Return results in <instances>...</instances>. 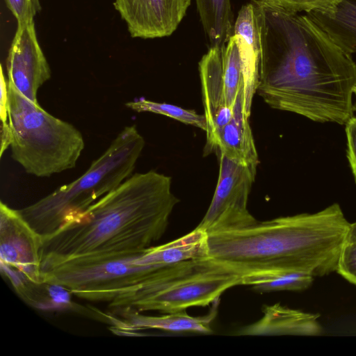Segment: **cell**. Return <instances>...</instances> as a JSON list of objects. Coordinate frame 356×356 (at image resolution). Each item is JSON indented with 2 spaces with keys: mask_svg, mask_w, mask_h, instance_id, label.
I'll list each match as a JSON object with an SVG mask.
<instances>
[{
  "mask_svg": "<svg viewBox=\"0 0 356 356\" xmlns=\"http://www.w3.org/2000/svg\"><path fill=\"white\" fill-rule=\"evenodd\" d=\"M350 224L337 203L314 213L257 220L207 232V257L244 275L291 270L322 277L337 271Z\"/></svg>",
  "mask_w": 356,
  "mask_h": 356,
  "instance_id": "cell-3",
  "label": "cell"
},
{
  "mask_svg": "<svg viewBox=\"0 0 356 356\" xmlns=\"http://www.w3.org/2000/svg\"><path fill=\"white\" fill-rule=\"evenodd\" d=\"M144 146L136 127H125L80 177L19 211L42 238L51 235L130 177Z\"/></svg>",
  "mask_w": 356,
  "mask_h": 356,
  "instance_id": "cell-4",
  "label": "cell"
},
{
  "mask_svg": "<svg viewBox=\"0 0 356 356\" xmlns=\"http://www.w3.org/2000/svg\"><path fill=\"white\" fill-rule=\"evenodd\" d=\"M346 242L356 243V222L350 224Z\"/></svg>",
  "mask_w": 356,
  "mask_h": 356,
  "instance_id": "cell-24",
  "label": "cell"
},
{
  "mask_svg": "<svg viewBox=\"0 0 356 356\" xmlns=\"http://www.w3.org/2000/svg\"><path fill=\"white\" fill-rule=\"evenodd\" d=\"M268 3L280 7L289 12L306 13L312 11H329L332 10L339 0H263Z\"/></svg>",
  "mask_w": 356,
  "mask_h": 356,
  "instance_id": "cell-19",
  "label": "cell"
},
{
  "mask_svg": "<svg viewBox=\"0 0 356 356\" xmlns=\"http://www.w3.org/2000/svg\"><path fill=\"white\" fill-rule=\"evenodd\" d=\"M0 75V118L1 121V130L10 129L8 118V83L6 79L3 67L1 65Z\"/></svg>",
  "mask_w": 356,
  "mask_h": 356,
  "instance_id": "cell-23",
  "label": "cell"
},
{
  "mask_svg": "<svg viewBox=\"0 0 356 356\" xmlns=\"http://www.w3.org/2000/svg\"><path fill=\"white\" fill-rule=\"evenodd\" d=\"M8 83L13 159L27 173L38 177L74 168L84 149L81 133Z\"/></svg>",
  "mask_w": 356,
  "mask_h": 356,
  "instance_id": "cell-6",
  "label": "cell"
},
{
  "mask_svg": "<svg viewBox=\"0 0 356 356\" xmlns=\"http://www.w3.org/2000/svg\"><path fill=\"white\" fill-rule=\"evenodd\" d=\"M7 7L17 19V24L34 19L41 10L40 0H4Z\"/></svg>",
  "mask_w": 356,
  "mask_h": 356,
  "instance_id": "cell-21",
  "label": "cell"
},
{
  "mask_svg": "<svg viewBox=\"0 0 356 356\" xmlns=\"http://www.w3.org/2000/svg\"><path fill=\"white\" fill-rule=\"evenodd\" d=\"M217 185L209 208L197 226L207 232L236 229L257 222L248 209L257 167L234 162L220 153Z\"/></svg>",
  "mask_w": 356,
  "mask_h": 356,
  "instance_id": "cell-7",
  "label": "cell"
},
{
  "mask_svg": "<svg viewBox=\"0 0 356 356\" xmlns=\"http://www.w3.org/2000/svg\"><path fill=\"white\" fill-rule=\"evenodd\" d=\"M126 106L137 112H150L175 119L186 124L207 130L206 118L203 114H198L194 110L186 109L167 103L156 102L144 98L125 104Z\"/></svg>",
  "mask_w": 356,
  "mask_h": 356,
  "instance_id": "cell-18",
  "label": "cell"
},
{
  "mask_svg": "<svg viewBox=\"0 0 356 356\" xmlns=\"http://www.w3.org/2000/svg\"><path fill=\"white\" fill-rule=\"evenodd\" d=\"M42 237L19 210L0 203L1 262L18 270L29 281L43 282L40 268Z\"/></svg>",
  "mask_w": 356,
  "mask_h": 356,
  "instance_id": "cell-8",
  "label": "cell"
},
{
  "mask_svg": "<svg viewBox=\"0 0 356 356\" xmlns=\"http://www.w3.org/2000/svg\"><path fill=\"white\" fill-rule=\"evenodd\" d=\"M219 303L220 299L213 302L209 312L203 316H192L186 311L152 316L141 314L140 312L131 307L115 308L114 311L121 318L117 319L113 317V324L116 329L126 333L152 328L175 332L211 334L213 332L211 323L217 315Z\"/></svg>",
  "mask_w": 356,
  "mask_h": 356,
  "instance_id": "cell-12",
  "label": "cell"
},
{
  "mask_svg": "<svg viewBox=\"0 0 356 356\" xmlns=\"http://www.w3.org/2000/svg\"><path fill=\"white\" fill-rule=\"evenodd\" d=\"M249 119L243 113H234L230 121L218 131L211 145L204 149V153L215 151L237 163L257 168L259 156Z\"/></svg>",
  "mask_w": 356,
  "mask_h": 356,
  "instance_id": "cell-14",
  "label": "cell"
},
{
  "mask_svg": "<svg viewBox=\"0 0 356 356\" xmlns=\"http://www.w3.org/2000/svg\"><path fill=\"white\" fill-rule=\"evenodd\" d=\"M223 49L209 47L199 62L204 115L207 123L205 148L211 145L218 131L234 116L233 113L226 104L223 90L222 79Z\"/></svg>",
  "mask_w": 356,
  "mask_h": 356,
  "instance_id": "cell-11",
  "label": "cell"
},
{
  "mask_svg": "<svg viewBox=\"0 0 356 356\" xmlns=\"http://www.w3.org/2000/svg\"><path fill=\"white\" fill-rule=\"evenodd\" d=\"M354 95L356 97V94H355ZM353 110H354V111H356V100H355V104H353Z\"/></svg>",
  "mask_w": 356,
  "mask_h": 356,
  "instance_id": "cell-25",
  "label": "cell"
},
{
  "mask_svg": "<svg viewBox=\"0 0 356 356\" xmlns=\"http://www.w3.org/2000/svg\"><path fill=\"white\" fill-rule=\"evenodd\" d=\"M262 316L241 327L240 335H300L316 336L323 332L318 314L292 309L280 303L264 305Z\"/></svg>",
  "mask_w": 356,
  "mask_h": 356,
  "instance_id": "cell-13",
  "label": "cell"
},
{
  "mask_svg": "<svg viewBox=\"0 0 356 356\" xmlns=\"http://www.w3.org/2000/svg\"><path fill=\"white\" fill-rule=\"evenodd\" d=\"M306 15L346 53H356V0H339L331 10Z\"/></svg>",
  "mask_w": 356,
  "mask_h": 356,
  "instance_id": "cell-15",
  "label": "cell"
},
{
  "mask_svg": "<svg viewBox=\"0 0 356 356\" xmlns=\"http://www.w3.org/2000/svg\"><path fill=\"white\" fill-rule=\"evenodd\" d=\"M354 94H356V88H355V90H354V93H353V95H354Z\"/></svg>",
  "mask_w": 356,
  "mask_h": 356,
  "instance_id": "cell-26",
  "label": "cell"
},
{
  "mask_svg": "<svg viewBox=\"0 0 356 356\" xmlns=\"http://www.w3.org/2000/svg\"><path fill=\"white\" fill-rule=\"evenodd\" d=\"M191 0H115L114 6L132 38L170 36L177 29Z\"/></svg>",
  "mask_w": 356,
  "mask_h": 356,
  "instance_id": "cell-10",
  "label": "cell"
},
{
  "mask_svg": "<svg viewBox=\"0 0 356 356\" xmlns=\"http://www.w3.org/2000/svg\"><path fill=\"white\" fill-rule=\"evenodd\" d=\"M347 138V156L356 182V118L353 116L345 124Z\"/></svg>",
  "mask_w": 356,
  "mask_h": 356,
  "instance_id": "cell-22",
  "label": "cell"
},
{
  "mask_svg": "<svg viewBox=\"0 0 356 356\" xmlns=\"http://www.w3.org/2000/svg\"><path fill=\"white\" fill-rule=\"evenodd\" d=\"M243 276L234 268L208 257L184 260L120 293L109 302V306L164 314L206 307L229 289L243 285Z\"/></svg>",
  "mask_w": 356,
  "mask_h": 356,
  "instance_id": "cell-5",
  "label": "cell"
},
{
  "mask_svg": "<svg viewBox=\"0 0 356 356\" xmlns=\"http://www.w3.org/2000/svg\"><path fill=\"white\" fill-rule=\"evenodd\" d=\"M171 177L156 171L131 175L85 211L42 238L41 271L74 259L136 254L164 234L179 200Z\"/></svg>",
  "mask_w": 356,
  "mask_h": 356,
  "instance_id": "cell-2",
  "label": "cell"
},
{
  "mask_svg": "<svg viewBox=\"0 0 356 356\" xmlns=\"http://www.w3.org/2000/svg\"><path fill=\"white\" fill-rule=\"evenodd\" d=\"M336 272L356 285V243L346 241L339 255Z\"/></svg>",
  "mask_w": 356,
  "mask_h": 356,
  "instance_id": "cell-20",
  "label": "cell"
},
{
  "mask_svg": "<svg viewBox=\"0 0 356 356\" xmlns=\"http://www.w3.org/2000/svg\"><path fill=\"white\" fill-rule=\"evenodd\" d=\"M314 277L304 273L291 270H273L244 275L243 285L252 286L260 292L301 291L307 289Z\"/></svg>",
  "mask_w": 356,
  "mask_h": 356,
  "instance_id": "cell-17",
  "label": "cell"
},
{
  "mask_svg": "<svg viewBox=\"0 0 356 356\" xmlns=\"http://www.w3.org/2000/svg\"><path fill=\"white\" fill-rule=\"evenodd\" d=\"M260 40L257 93L276 110L318 122L353 116L356 63L306 14L251 0Z\"/></svg>",
  "mask_w": 356,
  "mask_h": 356,
  "instance_id": "cell-1",
  "label": "cell"
},
{
  "mask_svg": "<svg viewBox=\"0 0 356 356\" xmlns=\"http://www.w3.org/2000/svg\"><path fill=\"white\" fill-rule=\"evenodd\" d=\"M195 1L209 47L223 49L234 33L231 0Z\"/></svg>",
  "mask_w": 356,
  "mask_h": 356,
  "instance_id": "cell-16",
  "label": "cell"
},
{
  "mask_svg": "<svg viewBox=\"0 0 356 356\" xmlns=\"http://www.w3.org/2000/svg\"><path fill=\"white\" fill-rule=\"evenodd\" d=\"M6 67L8 81L28 99L38 103V90L51 78V69L38 42L34 19L17 24Z\"/></svg>",
  "mask_w": 356,
  "mask_h": 356,
  "instance_id": "cell-9",
  "label": "cell"
}]
</instances>
